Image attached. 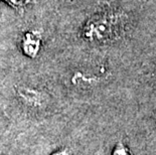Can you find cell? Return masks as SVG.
<instances>
[{
    "instance_id": "6da1fadb",
    "label": "cell",
    "mask_w": 156,
    "mask_h": 155,
    "mask_svg": "<svg viewBox=\"0 0 156 155\" xmlns=\"http://www.w3.org/2000/svg\"><path fill=\"white\" fill-rule=\"evenodd\" d=\"M126 23V16L122 12L106 10L96 13L89 18L83 27L82 35L87 41L105 44L117 38Z\"/></svg>"
},
{
    "instance_id": "7a4b0ae2",
    "label": "cell",
    "mask_w": 156,
    "mask_h": 155,
    "mask_svg": "<svg viewBox=\"0 0 156 155\" xmlns=\"http://www.w3.org/2000/svg\"><path fill=\"white\" fill-rule=\"evenodd\" d=\"M15 92L18 100L27 108L39 110L48 105V94L39 89L29 86H18L16 87Z\"/></svg>"
},
{
    "instance_id": "3957f363",
    "label": "cell",
    "mask_w": 156,
    "mask_h": 155,
    "mask_svg": "<svg viewBox=\"0 0 156 155\" xmlns=\"http://www.w3.org/2000/svg\"><path fill=\"white\" fill-rule=\"evenodd\" d=\"M42 35L39 30L26 31L21 39V51L29 58H35L41 52Z\"/></svg>"
},
{
    "instance_id": "277c9868",
    "label": "cell",
    "mask_w": 156,
    "mask_h": 155,
    "mask_svg": "<svg viewBox=\"0 0 156 155\" xmlns=\"http://www.w3.org/2000/svg\"><path fill=\"white\" fill-rule=\"evenodd\" d=\"M111 155H132V153L127 145L122 141H119L113 147Z\"/></svg>"
},
{
    "instance_id": "5b68a950",
    "label": "cell",
    "mask_w": 156,
    "mask_h": 155,
    "mask_svg": "<svg viewBox=\"0 0 156 155\" xmlns=\"http://www.w3.org/2000/svg\"><path fill=\"white\" fill-rule=\"evenodd\" d=\"M3 1L9 3V4L14 6V7L20 8V7H24L25 5L29 4L32 0H3Z\"/></svg>"
},
{
    "instance_id": "8992f818",
    "label": "cell",
    "mask_w": 156,
    "mask_h": 155,
    "mask_svg": "<svg viewBox=\"0 0 156 155\" xmlns=\"http://www.w3.org/2000/svg\"><path fill=\"white\" fill-rule=\"evenodd\" d=\"M49 155H73V154H72L71 151H69V148L62 147V148H58V149H56L55 151H52Z\"/></svg>"
}]
</instances>
